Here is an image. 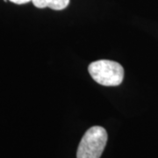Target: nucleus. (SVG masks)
Here are the masks:
<instances>
[{
    "label": "nucleus",
    "mask_w": 158,
    "mask_h": 158,
    "mask_svg": "<svg viewBox=\"0 0 158 158\" xmlns=\"http://www.w3.org/2000/svg\"><path fill=\"white\" fill-rule=\"evenodd\" d=\"M88 71L94 81L104 86H118L124 78V69L117 62L98 60L90 63Z\"/></svg>",
    "instance_id": "f257e3e1"
},
{
    "label": "nucleus",
    "mask_w": 158,
    "mask_h": 158,
    "mask_svg": "<svg viewBox=\"0 0 158 158\" xmlns=\"http://www.w3.org/2000/svg\"><path fill=\"white\" fill-rule=\"evenodd\" d=\"M107 133L99 126L86 131L79 143L77 158H100L107 142Z\"/></svg>",
    "instance_id": "f03ea898"
},
{
    "label": "nucleus",
    "mask_w": 158,
    "mask_h": 158,
    "mask_svg": "<svg viewBox=\"0 0 158 158\" xmlns=\"http://www.w3.org/2000/svg\"><path fill=\"white\" fill-rule=\"evenodd\" d=\"M33 4L37 8L49 7L52 10L61 11L65 9L69 4V0H32Z\"/></svg>",
    "instance_id": "7ed1b4c3"
},
{
    "label": "nucleus",
    "mask_w": 158,
    "mask_h": 158,
    "mask_svg": "<svg viewBox=\"0 0 158 158\" xmlns=\"http://www.w3.org/2000/svg\"><path fill=\"white\" fill-rule=\"evenodd\" d=\"M9 1H11L16 5H24V4H27L28 2H32V0H9Z\"/></svg>",
    "instance_id": "20e7f679"
}]
</instances>
